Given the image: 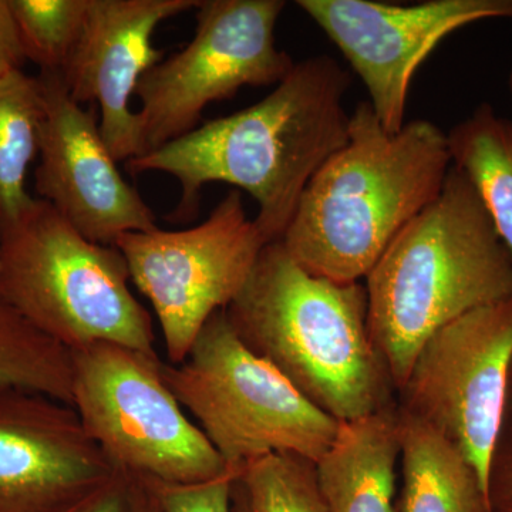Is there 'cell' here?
Masks as SVG:
<instances>
[{
  "label": "cell",
  "mask_w": 512,
  "mask_h": 512,
  "mask_svg": "<svg viewBox=\"0 0 512 512\" xmlns=\"http://www.w3.org/2000/svg\"><path fill=\"white\" fill-rule=\"evenodd\" d=\"M350 83L333 57L301 60L265 99L127 161L128 171L174 177L181 187L177 220L197 215L207 184L247 191L266 244L281 241L313 175L348 141Z\"/></svg>",
  "instance_id": "6da1fadb"
},
{
  "label": "cell",
  "mask_w": 512,
  "mask_h": 512,
  "mask_svg": "<svg viewBox=\"0 0 512 512\" xmlns=\"http://www.w3.org/2000/svg\"><path fill=\"white\" fill-rule=\"evenodd\" d=\"M451 167L447 133L433 121L387 133L362 101L350 114L348 141L313 175L281 244L309 274L362 282L439 197Z\"/></svg>",
  "instance_id": "7a4b0ae2"
},
{
  "label": "cell",
  "mask_w": 512,
  "mask_h": 512,
  "mask_svg": "<svg viewBox=\"0 0 512 512\" xmlns=\"http://www.w3.org/2000/svg\"><path fill=\"white\" fill-rule=\"evenodd\" d=\"M224 312L249 350L333 419H359L396 403L392 376L370 336L362 282L309 274L281 241L271 242Z\"/></svg>",
  "instance_id": "3957f363"
},
{
  "label": "cell",
  "mask_w": 512,
  "mask_h": 512,
  "mask_svg": "<svg viewBox=\"0 0 512 512\" xmlns=\"http://www.w3.org/2000/svg\"><path fill=\"white\" fill-rule=\"evenodd\" d=\"M370 336L402 389L437 330L512 298V256L480 195L451 167L429 207L390 242L365 278Z\"/></svg>",
  "instance_id": "277c9868"
},
{
  "label": "cell",
  "mask_w": 512,
  "mask_h": 512,
  "mask_svg": "<svg viewBox=\"0 0 512 512\" xmlns=\"http://www.w3.org/2000/svg\"><path fill=\"white\" fill-rule=\"evenodd\" d=\"M130 282L119 248L83 237L39 198L0 234V295L69 350L111 342L157 355L153 318Z\"/></svg>",
  "instance_id": "5b68a950"
},
{
  "label": "cell",
  "mask_w": 512,
  "mask_h": 512,
  "mask_svg": "<svg viewBox=\"0 0 512 512\" xmlns=\"http://www.w3.org/2000/svg\"><path fill=\"white\" fill-rule=\"evenodd\" d=\"M161 372L238 476L248 463L269 454H296L316 463L335 440L339 421L249 350L224 311L205 323L183 363L163 362Z\"/></svg>",
  "instance_id": "8992f818"
},
{
  "label": "cell",
  "mask_w": 512,
  "mask_h": 512,
  "mask_svg": "<svg viewBox=\"0 0 512 512\" xmlns=\"http://www.w3.org/2000/svg\"><path fill=\"white\" fill-rule=\"evenodd\" d=\"M70 352L72 407L117 471L168 484L204 483L234 473L185 416L165 383L158 355L111 342Z\"/></svg>",
  "instance_id": "52a82bcc"
},
{
  "label": "cell",
  "mask_w": 512,
  "mask_h": 512,
  "mask_svg": "<svg viewBox=\"0 0 512 512\" xmlns=\"http://www.w3.org/2000/svg\"><path fill=\"white\" fill-rule=\"evenodd\" d=\"M285 8L284 0H200L191 42L138 84L140 156L197 128L210 104L244 87L276 86L292 72L296 62L275 37Z\"/></svg>",
  "instance_id": "ba28073f"
},
{
  "label": "cell",
  "mask_w": 512,
  "mask_h": 512,
  "mask_svg": "<svg viewBox=\"0 0 512 512\" xmlns=\"http://www.w3.org/2000/svg\"><path fill=\"white\" fill-rule=\"evenodd\" d=\"M266 241L231 190L210 217L181 231L130 232L114 247L156 313L170 365L190 355L205 323L244 289Z\"/></svg>",
  "instance_id": "9c48e42d"
},
{
  "label": "cell",
  "mask_w": 512,
  "mask_h": 512,
  "mask_svg": "<svg viewBox=\"0 0 512 512\" xmlns=\"http://www.w3.org/2000/svg\"><path fill=\"white\" fill-rule=\"evenodd\" d=\"M512 298L483 306L437 330L421 346L397 392V406L487 471L508 410Z\"/></svg>",
  "instance_id": "30bf717a"
},
{
  "label": "cell",
  "mask_w": 512,
  "mask_h": 512,
  "mask_svg": "<svg viewBox=\"0 0 512 512\" xmlns=\"http://www.w3.org/2000/svg\"><path fill=\"white\" fill-rule=\"evenodd\" d=\"M296 6L348 60L377 119L392 134L406 124L414 74L441 40L480 20L512 19V0H298Z\"/></svg>",
  "instance_id": "8fae6325"
},
{
  "label": "cell",
  "mask_w": 512,
  "mask_h": 512,
  "mask_svg": "<svg viewBox=\"0 0 512 512\" xmlns=\"http://www.w3.org/2000/svg\"><path fill=\"white\" fill-rule=\"evenodd\" d=\"M45 101L35 191L83 237L114 247L130 232L158 228L156 215L124 180L100 133L97 111L70 96L60 73L37 74Z\"/></svg>",
  "instance_id": "7c38bea8"
},
{
  "label": "cell",
  "mask_w": 512,
  "mask_h": 512,
  "mask_svg": "<svg viewBox=\"0 0 512 512\" xmlns=\"http://www.w3.org/2000/svg\"><path fill=\"white\" fill-rule=\"evenodd\" d=\"M117 473L70 404L0 392V512H63Z\"/></svg>",
  "instance_id": "4fadbf2b"
},
{
  "label": "cell",
  "mask_w": 512,
  "mask_h": 512,
  "mask_svg": "<svg viewBox=\"0 0 512 512\" xmlns=\"http://www.w3.org/2000/svg\"><path fill=\"white\" fill-rule=\"evenodd\" d=\"M200 0H89L79 43L62 73L70 96L99 106L100 133L119 163L140 156L137 111L144 74L163 60L153 46L158 26L197 9Z\"/></svg>",
  "instance_id": "5bb4252c"
},
{
  "label": "cell",
  "mask_w": 512,
  "mask_h": 512,
  "mask_svg": "<svg viewBox=\"0 0 512 512\" xmlns=\"http://www.w3.org/2000/svg\"><path fill=\"white\" fill-rule=\"evenodd\" d=\"M402 424L397 402L339 421L335 440L315 463L328 512H396Z\"/></svg>",
  "instance_id": "9a60e30c"
},
{
  "label": "cell",
  "mask_w": 512,
  "mask_h": 512,
  "mask_svg": "<svg viewBox=\"0 0 512 512\" xmlns=\"http://www.w3.org/2000/svg\"><path fill=\"white\" fill-rule=\"evenodd\" d=\"M399 412L402 490L396 512H493L483 480L464 454L437 431Z\"/></svg>",
  "instance_id": "2e32d148"
},
{
  "label": "cell",
  "mask_w": 512,
  "mask_h": 512,
  "mask_svg": "<svg viewBox=\"0 0 512 512\" xmlns=\"http://www.w3.org/2000/svg\"><path fill=\"white\" fill-rule=\"evenodd\" d=\"M451 163L474 185L512 256V119L484 103L447 133Z\"/></svg>",
  "instance_id": "e0dca14e"
},
{
  "label": "cell",
  "mask_w": 512,
  "mask_h": 512,
  "mask_svg": "<svg viewBox=\"0 0 512 512\" xmlns=\"http://www.w3.org/2000/svg\"><path fill=\"white\" fill-rule=\"evenodd\" d=\"M45 101L37 76L18 70L0 80V234L15 225L35 198L26 177L39 157Z\"/></svg>",
  "instance_id": "ac0fdd59"
},
{
  "label": "cell",
  "mask_w": 512,
  "mask_h": 512,
  "mask_svg": "<svg viewBox=\"0 0 512 512\" xmlns=\"http://www.w3.org/2000/svg\"><path fill=\"white\" fill-rule=\"evenodd\" d=\"M26 390L72 406V352L0 295V392Z\"/></svg>",
  "instance_id": "d6986e66"
},
{
  "label": "cell",
  "mask_w": 512,
  "mask_h": 512,
  "mask_svg": "<svg viewBox=\"0 0 512 512\" xmlns=\"http://www.w3.org/2000/svg\"><path fill=\"white\" fill-rule=\"evenodd\" d=\"M26 60L62 73L86 22L89 0H8Z\"/></svg>",
  "instance_id": "ffe728a7"
},
{
  "label": "cell",
  "mask_w": 512,
  "mask_h": 512,
  "mask_svg": "<svg viewBox=\"0 0 512 512\" xmlns=\"http://www.w3.org/2000/svg\"><path fill=\"white\" fill-rule=\"evenodd\" d=\"M237 488L251 512H328L315 463L296 454H269L242 468Z\"/></svg>",
  "instance_id": "44dd1931"
},
{
  "label": "cell",
  "mask_w": 512,
  "mask_h": 512,
  "mask_svg": "<svg viewBox=\"0 0 512 512\" xmlns=\"http://www.w3.org/2000/svg\"><path fill=\"white\" fill-rule=\"evenodd\" d=\"M237 474L227 473L195 484H168L143 480L156 494L163 512H231Z\"/></svg>",
  "instance_id": "7402d4cb"
},
{
  "label": "cell",
  "mask_w": 512,
  "mask_h": 512,
  "mask_svg": "<svg viewBox=\"0 0 512 512\" xmlns=\"http://www.w3.org/2000/svg\"><path fill=\"white\" fill-rule=\"evenodd\" d=\"M487 495L493 512H512V407L505 413L488 464Z\"/></svg>",
  "instance_id": "603a6c76"
},
{
  "label": "cell",
  "mask_w": 512,
  "mask_h": 512,
  "mask_svg": "<svg viewBox=\"0 0 512 512\" xmlns=\"http://www.w3.org/2000/svg\"><path fill=\"white\" fill-rule=\"evenodd\" d=\"M131 477L116 474L109 483L63 512H130Z\"/></svg>",
  "instance_id": "cb8c5ba5"
},
{
  "label": "cell",
  "mask_w": 512,
  "mask_h": 512,
  "mask_svg": "<svg viewBox=\"0 0 512 512\" xmlns=\"http://www.w3.org/2000/svg\"><path fill=\"white\" fill-rule=\"evenodd\" d=\"M26 57L23 53L15 20L8 0H0V80L9 74L23 70Z\"/></svg>",
  "instance_id": "d4e9b609"
},
{
  "label": "cell",
  "mask_w": 512,
  "mask_h": 512,
  "mask_svg": "<svg viewBox=\"0 0 512 512\" xmlns=\"http://www.w3.org/2000/svg\"><path fill=\"white\" fill-rule=\"evenodd\" d=\"M130 512H163L156 494L143 480L131 477Z\"/></svg>",
  "instance_id": "484cf974"
},
{
  "label": "cell",
  "mask_w": 512,
  "mask_h": 512,
  "mask_svg": "<svg viewBox=\"0 0 512 512\" xmlns=\"http://www.w3.org/2000/svg\"><path fill=\"white\" fill-rule=\"evenodd\" d=\"M232 503H234V508L237 512H251V510H249L247 501H245L244 495H242L241 491H239L237 488V483H235L234 500H232Z\"/></svg>",
  "instance_id": "4316f807"
},
{
  "label": "cell",
  "mask_w": 512,
  "mask_h": 512,
  "mask_svg": "<svg viewBox=\"0 0 512 512\" xmlns=\"http://www.w3.org/2000/svg\"><path fill=\"white\" fill-rule=\"evenodd\" d=\"M508 407H512V365L510 370V380H508Z\"/></svg>",
  "instance_id": "83f0119b"
},
{
  "label": "cell",
  "mask_w": 512,
  "mask_h": 512,
  "mask_svg": "<svg viewBox=\"0 0 512 512\" xmlns=\"http://www.w3.org/2000/svg\"><path fill=\"white\" fill-rule=\"evenodd\" d=\"M508 90H510L512 96V69L510 74H508Z\"/></svg>",
  "instance_id": "f1b7e54d"
}]
</instances>
